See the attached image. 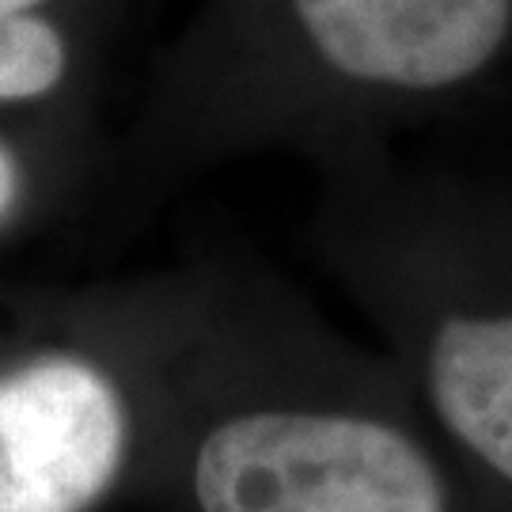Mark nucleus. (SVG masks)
Listing matches in <instances>:
<instances>
[{
	"instance_id": "f257e3e1",
	"label": "nucleus",
	"mask_w": 512,
	"mask_h": 512,
	"mask_svg": "<svg viewBox=\"0 0 512 512\" xmlns=\"http://www.w3.org/2000/svg\"><path fill=\"white\" fill-rule=\"evenodd\" d=\"M145 459L164 512H482L391 357L270 296L164 293Z\"/></svg>"
},
{
	"instance_id": "f03ea898",
	"label": "nucleus",
	"mask_w": 512,
	"mask_h": 512,
	"mask_svg": "<svg viewBox=\"0 0 512 512\" xmlns=\"http://www.w3.org/2000/svg\"><path fill=\"white\" fill-rule=\"evenodd\" d=\"M361 296L444 448L486 490L512 497V293L486 289L478 270H437Z\"/></svg>"
},
{
	"instance_id": "7ed1b4c3",
	"label": "nucleus",
	"mask_w": 512,
	"mask_h": 512,
	"mask_svg": "<svg viewBox=\"0 0 512 512\" xmlns=\"http://www.w3.org/2000/svg\"><path fill=\"white\" fill-rule=\"evenodd\" d=\"M148 410L84 353L0 372V512H95L145 459Z\"/></svg>"
},
{
	"instance_id": "20e7f679",
	"label": "nucleus",
	"mask_w": 512,
	"mask_h": 512,
	"mask_svg": "<svg viewBox=\"0 0 512 512\" xmlns=\"http://www.w3.org/2000/svg\"><path fill=\"white\" fill-rule=\"evenodd\" d=\"M293 16L334 80L403 95L475 80L512 35V0H293Z\"/></svg>"
},
{
	"instance_id": "39448f33",
	"label": "nucleus",
	"mask_w": 512,
	"mask_h": 512,
	"mask_svg": "<svg viewBox=\"0 0 512 512\" xmlns=\"http://www.w3.org/2000/svg\"><path fill=\"white\" fill-rule=\"evenodd\" d=\"M65 42L31 12L0 16V99H38L65 76Z\"/></svg>"
},
{
	"instance_id": "423d86ee",
	"label": "nucleus",
	"mask_w": 512,
	"mask_h": 512,
	"mask_svg": "<svg viewBox=\"0 0 512 512\" xmlns=\"http://www.w3.org/2000/svg\"><path fill=\"white\" fill-rule=\"evenodd\" d=\"M16 194H19L16 164H12V156L0 148V220L8 217V209L16 205Z\"/></svg>"
},
{
	"instance_id": "0eeeda50",
	"label": "nucleus",
	"mask_w": 512,
	"mask_h": 512,
	"mask_svg": "<svg viewBox=\"0 0 512 512\" xmlns=\"http://www.w3.org/2000/svg\"><path fill=\"white\" fill-rule=\"evenodd\" d=\"M42 0H0V16H16V12H31Z\"/></svg>"
}]
</instances>
